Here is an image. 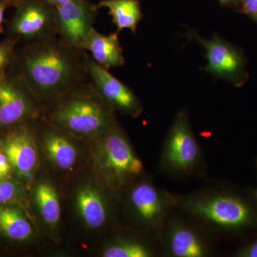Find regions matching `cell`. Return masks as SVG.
Listing matches in <instances>:
<instances>
[{"label":"cell","mask_w":257,"mask_h":257,"mask_svg":"<svg viewBox=\"0 0 257 257\" xmlns=\"http://www.w3.org/2000/svg\"><path fill=\"white\" fill-rule=\"evenodd\" d=\"M85 51L54 36L23 44L9 72L18 76L44 110L71 89L89 79Z\"/></svg>","instance_id":"cell-1"},{"label":"cell","mask_w":257,"mask_h":257,"mask_svg":"<svg viewBox=\"0 0 257 257\" xmlns=\"http://www.w3.org/2000/svg\"><path fill=\"white\" fill-rule=\"evenodd\" d=\"M175 208L228 234L241 235L257 230V209L248 191L226 187L175 194Z\"/></svg>","instance_id":"cell-2"},{"label":"cell","mask_w":257,"mask_h":257,"mask_svg":"<svg viewBox=\"0 0 257 257\" xmlns=\"http://www.w3.org/2000/svg\"><path fill=\"white\" fill-rule=\"evenodd\" d=\"M41 117L74 137L93 140L117 124L115 111L103 99L89 79L45 108Z\"/></svg>","instance_id":"cell-3"},{"label":"cell","mask_w":257,"mask_h":257,"mask_svg":"<svg viewBox=\"0 0 257 257\" xmlns=\"http://www.w3.org/2000/svg\"><path fill=\"white\" fill-rule=\"evenodd\" d=\"M95 140L94 168L103 186L119 191L141 178L145 171L143 161L119 124Z\"/></svg>","instance_id":"cell-4"},{"label":"cell","mask_w":257,"mask_h":257,"mask_svg":"<svg viewBox=\"0 0 257 257\" xmlns=\"http://www.w3.org/2000/svg\"><path fill=\"white\" fill-rule=\"evenodd\" d=\"M204 153L194 132L188 113L180 110L172 121L161 149L159 169L177 179L200 174L204 166Z\"/></svg>","instance_id":"cell-5"},{"label":"cell","mask_w":257,"mask_h":257,"mask_svg":"<svg viewBox=\"0 0 257 257\" xmlns=\"http://www.w3.org/2000/svg\"><path fill=\"white\" fill-rule=\"evenodd\" d=\"M132 186L127 196L130 215L145 229L160 235L175 208V194L159 188L150 179L135 181Z\"/></svg>","instance_id":"cell-6"},{"label":"cell","mask_w":257,"mask_h":257,"mask_svg":"<svg viewBox=\"0 0 257 257\" xmlns=\"http://www.w3.org/2000/svg\"><path fill=\"white\" fill-rule=\"evenodd\" d=\"M188 35L205 50L206 72L224 79L236 87H241L247 82V63L239 48L217 35L204 39L195 32L189 31Z\"/></svg>","instance_id":"cell-7"},{"label":"cell","mask_w":257,"mask_h":257,"mask_svg":"<svg viewBox=\"0 0 257 257\" xmlns=\"http://www.w3.org/2000/svg\"><path fill=\"white\" fill-rule=\"evenodd\" d=\"M8 23V38L28 43L57 36L56 8L45 0H21Z\"/></svg>","instance_id":"cell-8"},{"label":"cell","mask_w":257,"mask_h":257,"mask_svg":"<svg viewBox=\"0 0 257 257\" xmlns=\"http://www.w3.org/2000/svg\"><path fill=\"white\" fill-rule=\"evenodd\" d=\"M44 109L25 83L8 72L0 80V128H13L40 118Z\"/></svg>","instance_id":"cell-9"},{"label":"cell","mask_w":257,"mask_h":257,"mask_svg":"<svg viewBox=\"0 0 257 257\" xmlns=\"http://www.w3.org/2000/svg\"><path fill=\"white\" fill-rule=\"evenodd\" d=\"M162 248L172 257H207L214 251L209 236L192 223L170 216L160 234Z\"/></svg>","instance_id":"cell-10"},{"label":"cell","mask_w":257,"mask_h":257,"mask_svg":"<svg viewBox=\"0 0 257 257\" xmlns=\"http://www.w3.org/2000/svg\"><path fill=\"white\" fill-rule=\"evenodd\" d=\"M55 8L57 36L83 50V45L94 28L99 8L89 0H72Z\"/></svg>","instance_id":"cell-11"},{"label":"cell","mask_w":257,"mask_h":257,"mask_svg":"<svg viewBox=\"0 0 257 257\" xmlns=\"http://www.w3.org/2000/svg\"><path fill=\"white\" fill-rule=\"evenodd\" d=\"M89 79L104 101L115 111L138 117L143 113L141 101L130 87L89 57Z\"/></svg>","instance_id":"cell-12"},{"label":"cell","mask_w":257,"mask_h":257,"mask_svg":"<svg viewBox=\"0 0 257 257\" xmlns=\"http://www.w3.org/2000/svg\"><path fill=\"white\" fill-rule=\"evenodd\" d=\"M40 133L44 152L51 163L64 172L73 171L79 160V150L74 135L47 122L41 117Z\"/></svg>","instance_id":"cell-13"},{"label":"cell","mask_w":257,"mask_h":257,"mask_svg":"<svg viewBox=\"0 0 257 257\" xmlns=\"http://www.w3.org/2000/svg\"><path fill=\"white\" fill-rule=\"evenodd\" d=\"M28 122L12 128L5 139V152L11 166L30 177L36 169L37 152L34 133Z\"/></svg>","instance_id":"cell-14"},{"label":"cell","mask_w":257,"mask_h":257,"mask_svg":"<svg viewBox=\"0 0 257 257\" xmlns=\"http://www.w3.org/2000/svg\"><path fill=\"white\" fill-rule=\"evenodd\" d=\"M75 205L81 219L89 229H100L109 221V204L95 186L85 184L80 187L76 194Z\"/></svg>","instance_id":"cell-15"},{"label":"cell","mask_w":257,"mask_h":257,"mask_svg":"<svg viewBox=\"0 0 257 257\" xmlns=\"http://www.w3.org/2000/svg\"><path fill=\"white\" fill-rule=\"evenodd\" d=\"M118 35L116 32L103 35L94 28L86 39L82 50L90 52L92 60L104 68L109 70L121 67L125 58Z\"/></svg>","instance_id":"cell-16"},{"label":"cell","mask_w":257,"mask_h":257,"mask_svg":"<svg viewBox=\"0 0 257 257\" xmlns=\"http://www.w3.org/2000/svg\"><path fill=\"white\" fill-rule=\"evenodd\" d=\"M96 6L109 10L116 33L127 29L136 35L139 23L144 18L140 0H101Z\"/></svg>","instance_id":"cell-17"},{"label":"cell","mask_w":257,"mask_h":257,"mask_svg":"<svg viewBox=\"0 0 257 257\" xmlns=\"http://www.w3.org/2000/svg\"><path fill=\"white\" fill-rule=\"evenodd\" d=\"M0 232L14 241H23L33 234V227L18 208L0 204Z\"/></svg>","instance_id":"cell-18"},{"label":"cell","mask_w":257,"mask_h":257,"mask_svg":"<svg viewBox=\"0 0 257 257\" xmlns=\"http://www.w3.org/2000/svg\"><path fill=\"white\" fill-rule=\"evenodd\" d=\"M35 203L42 219L47 225L56 226L60 222L62 210L58 194L47 181L37 184L35 190Z\"/></svg>","instance_id":"cell-19"},{"label":"cell","mask_w":257,"mask_h":257,"mask_svg":"<svg viewBox=\"0 0 257 257\" xmlns=\"http://www.w3.org/2000/svg\"><path fill=\"white\" fill-rule=\"evenodd\" d=\"M155 249L149 243L135 239H119L109 243L102 252L104 257H152Z\"/></svg>","instance_id":"cell-20"},{"label":"cell","mask_w":257,"mask_h":257,"mask_svg":"<svg viewBox=\"0 0 257 257\" xmlns=\"http://www.w3.org/2000/svg\"><path fill=\"white\" fill-rule=\"evenodd\" d=\"M18 44L16 40L8 37L0 41V80L8 74L13 65Z\"/></svg>","instance_id":"cell-21"},{"label":"cell","mask_w":257,"mask_h":257,"mask_svg":"<svg viewBox=\"0 0 257 257\" xmlns=\"http://www.w3.org/2000/svg\"><path fill=\"white\" fill-rule=\"evenodd\" d=\"M20 188L12 181L0 179V204H7L18 199Z\"/></svg>","instance_id":"cell-22"},{"label":"cell","mask_w":257,"mask_h":257,"mask_svg":"<svg viewBox=\"0 0 257 257\" xmlns=\"http://www.w3.org/2000/svg\"><path fill=\"white\" fill-rule=\"evenodd\" d=\"M236 257H257V234L254 237L238 248L234 253Z\"/></svg>","instance_id":"cell-23"},{"label":"cell","mask_w":257,"mask_h":257,"mask_svg":"<svg viewBox=\"0 0 257 257\" xmlns=\"http://www.w3.org/2000/svg\"><path fill=\"white\" fill-rule=\"evenodd\" d=\"M238 8L243 14L251 18L257 14V0H239Z\"/></svg>","instance_id":"cell-24"},{"label":"cell","mask_w":257,"mask_h":257,"mask_svg":"<svg viewBox=\"0 0 257 257\" xmlns=\"http://www.w3.org/2000/svg\"><path fill=\"white\" fill-rule=\"evenodd\" d=\"M11 170V164L8 157L3 154H0V179L5 178L9 175Z\"/></svg>","instance_id":"cell-25"},{"label":"cell","mask_w":257,"mask_h":257,"mask_svg":"<svg viewBox=\"0 0 257 257\" xmlns=\"http://www.w3.org/2000/svg\"><path fill=\"white\" fill-rule=\"evenodd\" d=\"M10 5L4 1L0 0V34L4 32L3 23H4L5 13L7 8H9Z\"/></svg>","instance_id":"cell-26"},{"label":"cell","mask_w":257,"mask_h":257,"mask_svg":"<svg viewBox=\"0 0 257 257\" xmlns=\"http://www.w3.org/2000/svg\"><path fill=\"white\" fill-rule=\"evenodd\" d=\"M255 168H256L257 179V157H256V160H255ZM248 192H249V194L250 195H251V199H252L253 204H254L255 207H256L257 209V184L256 187H253V188L250 189L249 190H248Z\"/></svg>","instance_id":"cell-27"},{"label":"cell","mask_w":257,"mask_h":257,"mask_svg":"<svg viewBox=\"0 0 257 257\" xmlns=\"http://www.w3.org/2000/svg\"><path fill=\"white\" fill-rule=\"evenodd\" d=\"M222 6L226 8H239V0H218Z\"/></svg>","instance_id":"cell-28"},{"label":"cell","mask_w":257,"mask_h":257,"mask_svg":"<svg viewBox=\"0 0 257 257\" xmlns=\"http://www.w3.org/2000/svg\"><path fill=\"white\" fill-rule=\"evenodd\" d=\"M45 1L47 2L49 4L52 5V6L55 7V8H57V7H60L61 5H63L66 4V3L72 1V0H45Z\"/></svg>","instance_id":"cell-29"},{"label":"cell","mask_w":257,"mask_h":257,"mask_svg":"<svg viewBox=\"0 0 257 257\" xmlns=\"http://www.w3.org/2000/svg\"><path fill=\"white\" fill-rule=\"evenodd\" d=\"M2 1H4L5 3H8L10 7H14L15 8L21 0H2Z\"/></svg>","instance_id":"cell-30"},{"label":"cell","mask_w":257,"mask_h":257,"mask_svg":"<svg viewBox=\"0 0 257 257\" xmlns=\"http://www.w3.org/2000/svg\"><path fill=\"white\" fill-rule=\"evenodd\" d=\"M251 18L257 23V14L253 15V16L251 17Z\"/></svg>","instance_id":"cell-31"},{"label":"cell","mask_w":257,"mask_h":257,"mask_svg":"<svg viewBox=\"0 0 257 257\" xmlns=\"http://www.w3.org/2000/svg\"><path fill=\"white\" fill-rule=\"evenodd\" d=\"M0 154H1V148H0Z\"/></svg>","instance_id":"cell-32"}]
</instances>
